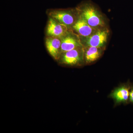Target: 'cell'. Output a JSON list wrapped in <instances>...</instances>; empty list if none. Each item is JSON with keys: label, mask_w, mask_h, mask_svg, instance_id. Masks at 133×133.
I'll use <instances>...</instances> for the list:
<instances>
[{"label": "cell", "mask_w": 133, "mask_h": 133, "mask_svg": "<svg viewBox=\"0 0 133 133\" xmlns=\"http://www.w3.org/2000/svg\"><path fill=\"white\" fill-rule=\"evenodd\" d=\"M82 17L90 26L98 29L104 25V22L97 9L90 3H85L82 6Z\"/></svg>", "instance_id": "6da1fadb"}, {"label": "cell", "mask_w": 133, "mask_h": 133, "mask_svg": "<svg viewBox=\"0 0 133 133\" xmlns=\"http://www.w3.org/2000/svg\"><path fill=\"white\" fill-rule=\"evenodd\" d=\"M84 50L82 47L64 52L62 58L63 63L69 65H76L81 63L84 58Z\"/></svg>", "instance_id": "7a4b0ae2"}, {"label": "cell", "mask_w": 133, "mask_h": 133, "mask_svg": "<svg viewBox=\"0 0 133 133\" xmlns=\"http://www.w3.org/2000/svg\"><path fill=\"white\" fill-rule=\"evenodd\" d=\"M108 31L106 30H98L86 38L87 46L102 48L107 42Z\"/></svg>", "instance_id": "3957f363"}, {"label": "cell", "mask_w": 133, "mask_h": 133, "mask_svg": "<svg viewBox=\"0 0 133 133\" xmlns=\"http://www.w3.org/2000/svg\"><path fill=\"white\" fill-rule=\"evenodd\" d=\"M131 84L129 83L124 84L112 92L109 96L114 100L115 104H119L128 103Z\"/></svg>", "instance_id": "277c9868"}, {"label": "cell", "mask_w": 133, "mask_h": 133, "mask_svg": "<svg viewBox=\"0 0 133 133\" xmlns=\"http://www.w3.org/2000/svg\"><path fill=\"white\" fill-rule=\"evenodd\" d=\"M67 31V26L60 24L52 18H50L47 29V33L48 36L61 38L66 35Z\"/></svg>", "instance_id": "5b68a950"}, {"label": "cell", "mask_w": 133, "mask_h": 133, "mask_svg": "<svg viewBox=\"0 0 133 133\" xmlns=\"http://www.w3.org/2000/svg\"><path fill=\"white\" fill-rule=\"evenodd\" d=\"M68 10L54 11L50 15L58 22L68 27L73 25L76 22L74 16Z\"/></svg>", "instance_id": "8992f818"}, {"label": "cell", "mask_w": 133, "mask_h": 133, "mask_svg": "<svg viewBox=\"0 0 133 133\" xmlns=\"http://www.w3.org/2000/svg\"><path fill=\"white\" fill-rule=\"evenodd\" d=\"M72 27L79 35L84 37L89 36L98 30L90 26L82 17L75 23Z\"/></svg>", "instance_id": "52a82bcc"}, {"label": "cell", "mask_w": 133, "mask_h": 133, "mask_svg": "<svg viewBox=\"0 0 133 133\" xmlns=\"http://www.w3.org/2000/svg\"><path fill=\"white\" fill-rule=\"evenodd\" d=\"M62 41L59 38L49 36L45 40V45L48 52L55 59L59 57Z\"/></svg>", "instance_id": "ba28073f"}, {"label": "cell", "mask_w": 133, "mask_h": 133, "mask_svg": "<svg viewBox=\"0 0 133 133\" xmlns=\"http://www.w3.org/2000/svg\"><path fill=\"white\" fill-rule=\"evenodd\" d=\"M81 47L82 45L78 38L72 35H66L63 37L62 41L61 52L64 53Z\"/></svg>", "instance_id": "9c48e42d"}, {"label": "cell", "mask_w": 133, "mask_h": 133, "mask_svg": "<svg viewBox=\"0 0 133 133\" xmlns=\"http://www.w3.org/2000/svg\"><path fill=\"white\" fill-rule=\"evenodd\" d=\"M102 48L88 46L84 52V58L87 64H90L97 61L101 56Z\"/></svg>", "instance_id": "30bf717a"}, {"label": "cell", "mask_w": 133, "mask_h": 133, "mask_svg": "<svg viewBox=\"0 0 133 133\" xmlns=\"http://www.w3.org/2000/svg\"><path fill=\"white\" fill-rule=\"evenodd\" d=\"M129 102L133 104V85L131 84V89L129 92Z\"/></svg>", "instance_id": "8fae6325"}]
</instances>
